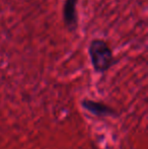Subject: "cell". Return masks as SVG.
<instances>
[{
  "label": "cell",
  "mask_w": 148,
  "mask_h": 149,
  "mask_svg": "<svg viewBox=\"0 0 148 149\" xmlns=\"http://www.w3.org/2000/svg\"><path fill=\"white\" fill-rule=\"evenodd\" d=\"M88 53L92 67L97 72H106L115 63L112 49L103 40L97 39L91 41L88 47Z\"/></svg>",
  "instance_id": "cell-1"
},
{
  "label": "cell",
  "mask_w": 148,
  "mask_h": 149,
  "mask_svg": "<svg viewBox=\"0 0 148 149\" xmlns=\"http://www.w3.org/2000/svg\"><path fill=\"white\" fill-rule=\"evenodd\" d=\"M77 2L78 0H66L63 7V18L65 26L69 31H74L78 24L77 16Z\"/></svg>",
  "instance_id": "cell-2"
},
{
  "label": "cell",
  "mask_w": 148,
  "mask_h": 149,
  "mask_svg": "<svg viewBox=\"0 0 148 149\" xmlns=\"http://www.w3.org/2000/svg\"><path fill=\"white\" fill-rule=\"evenodd\" d=\"M83 108L88 111L90 114L97 117H109L115 115V111L110 106L103 104L101 102H94V100H85L82 102Z\"/></svg>",
  "instance_id": "cell-3"
}]
</instances>
